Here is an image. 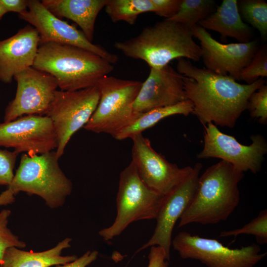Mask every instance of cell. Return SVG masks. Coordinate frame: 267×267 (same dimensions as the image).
<instances>
[{"mask_svg": "<svg viewBox=\"0 0 267 267\" xmlns=\"http://www.w3.org/2000/svg\"><path fill=\"white\" fill-rule=\"evenodd\" d=\"M177 71L182 75L185 94L193 104L192 114L204 125L233 128L246 110L251 94L266 80L260 78L242 84L229 76L216 74L194 65L189 60L178 59Z\"/></svg>", "mask_w": 267, "mask_h": 267, "instance_id": "6da1fadb", "label": "cell"}, {"mask_svg": "<svg viewBox=\"0 0 267 267\" xmlns=\"http://www.w3.org/2000/svg\"><path fill=\"white\" fill-rule=\"evenodd\" d=\"M142 84L140 81L104 77L96 85L100 92L98 104L83 128L114 136L130 125L140 115L133 106Z\"/></svg>", "mask_w": 267, "mask_h": 267, "instance_id": "52a82bcc", "label": "cell"}, {"mask_svg": "<svg viewBox=\"0 0 267 267\" xmlns=\"http://www.w3.org/2000/svg\"><path fill=\"white\" fill-rule=\"evenodd\" d=\"M217 7L213 0H182L178 11L172 17L166 19L191 29L212 14Z\"/></svg>", "mask_w": 267, "mask_h": 267, "instance_id": "cb8c5ba5", "label": "cell"}, {"mask_svg": "<svg viewBox=\"0 0 267 267\" xmlns=\"http://www.w3.org/2000/svg\"><path fill=\"white\" fill-rule=\"evenodd\" d=\"M241 17L257 29L263 41L267 39V3L264 0L237 1Z\"/></svg>", "mask_w": 267, "mask_h": 267, "instance_id": "d4e9b609", "label": "cell"}, {"mask_svg": "<svg viewBox=\"0 0 267 267\" xmlns=\"http://www.w3.org/2000/svg\"><path fill=\"white\" fill-rule=\"evenodd\" d=\"M172 246L183 259L200 261L207 267H254L267 255L260 253L261 248L253 244L240 248H230L218 240L179 232Z\"/></svg>", "mask_w": 267, "mask_h": 267, "instance_id": "9c48e42d", "label": "cell"}, {"mask_svg": "<svg viewBox=\"0 0 267 267\" xmlns=\"http://www.w3.org/2000/svg\"><path fill=\"white\" fill-rule=\"evenodd\" d=\"M100 99L96 86L75 91L57 90L45 113L51 121L57 139L58 158L72 136L88 122Z\"/></svg>", "mask_w": 267, "mask_h": 267, "instance_id": "ba28073f", "label": "cell"}, {"mask_svg": "<svg viewBox=\"0 0 267 267\" xmlns=\"http://www.w3.org/2000/svg\"><path fill=\"white\" fill-rule=\"evenodd\" d=\"M41 2L58 18L65 17L75 22L92 42L96 17L107 0H43Z\"/></svg>", "mask_w": 267, "mask_h": 267, "instance_id": "d6986e66", "label": "cell"}, {"mask_svg": "<svg viewBox=\"0 0 267 267\" xmlns=\"http://www.w3.org/2000/svg\"><path fill=\"white\" fill-rule=\"evenodd\" d=\"M15 97L5 109L4 122L28 115H44L58 86L49 74L29 67L15 75Z\"/></svg>", "mask_w": 267, "mask_h": 267, "instance_id": "4fadbf2b", "label": "cell"}, {"mask_svg": "<svg viewBox=\"0 0 267 267\" xmlns=\"http://www.w3.org/2000/svg\"><path fill=\"white\" fill-rule=\"evenodd\" d=\"M193 38L191 29L165 19L144 27L135 37L115 42L114 46L127 57L158 69L175 59L199 61L202 50Z\"/></svg>", "mask_w": 267, "mask_h": 267, "instance_id": "3957f363", "label": "cell"}, {"mask_svg": "<svg viewBox=\"0 0 267 267\" xmlns=\"http://www.w3.org/2000/svg\"><path fill=\"white\" fill-rule=\"evenodd\" d=\"M193 37L200 43L201 58L207 69L223 76L239 80L240 75L258 49L259 42L224 44L220 43L203 27L196 24L191 28Z\"/></svg>", "mask_w": 267, "mask_h": 267, "instance_id": "5bb4252c", "label": "cell"}, {"mask_svg": "<svg viewBox=\"0 0 267 267\" xmlns=\"http://www.w3.org/2000/svg\"><path fill=\"white\" fill-rule=\"evenodd\" d=\"M241 234L254 235L259 244L263 245L267 243V210L261 211L257 217L250 222L239 228L223 231L220 237H225Z\"/></svg>", "mask_w": 267, "mask_h": 267, "instance_id": "484cf974", "label": "cell"}, {"mask_svg": "<svg viewBox=\"0 0 267 267\" xmlns=\"http://www.w3.org/2000/svg\"><path fill=\"white\" fill-rule=\"evenodd\" d=\"M32 67L51 75L63 91L96 86L114 70L113 64L92 52L55 43L39 44Z\"/></svg>", "mask_w": 267, "mask_h": 267, "instance_id": "277c9868", "label": "cell"}, {"mask_svg": "<svg viewBox=\"0 0 267 267\" xmlns=\"http://www.w3.org/2000/svg\"><path fill=\"white\" fill-rule=\"evenodd\" d=\"M105 11L113 23L124 21L134 25L143 13L154 12L152 0H107Z\"/></svg>", "mask_w": 267, "mask_h": 267, "instance_id": "603a6c76", "label": "cell"}, {"mask_svg": "<svg viewBox=\"0 0 267 267\" xmlns=\"http://www.w3.org/2000/svg\"><path fill=\"white\" fill-rule=\"evenodd\" d=\"M39 43V33L31 25L0 41V81L10 83L15 75L32 67Z\"/></svg>", "mask_w": 267, "mask_h": 267, "instance_id": "ac0fdd59", "label": "cell"}, {"mask_svg": "<svg viewBox=\"0 0 267 267\" xmlns=\"http://www.w3.org/2000/svg\"><path fill=\"white\" fill-rule=\"evenodd\" d=\"M56 151L23 154L8 186L16 195L20 191L42 198L51 208L62 206L71 193L72 183L61 169Z\"/></svg>", "mask_w": 267, "mask_h": 267, "instance_id": "5b68a950", "label": "cell"}, {"mask_svg": "<svg viewBox=\"0 0 267 267\" xmlns=\"http://www.w3.org/2000/svg\"><path fill=\"white\" fill-rule=\"evenodd\" d=\"M237 0H223L220 5L198 25L206 30L218 32L222 37H229L239 43L251 41L253 31L242 20L239 12Z\"/></svg>", "mask_w": 267, "mask_h": 267, "instance_id": "ffe728a7", "label": "cell"}, {"mask_svg": "<svg viewBox=\"0 0 267 267\" xmlns=\"http://www.w3.org/2000/svg\"><path fill=\"white\" fill-rule=\"evenodd\" d=\"M267 77V46H259L248 65L242 71L239 80L252 84L260 78Z\"/></svg>", "mask_w": 267, "mask_h": 267, "instance_id": "4316f807", "label": "cell"}, {"mask_svg": "<svg viewBox=\"0 0 267 267\" xmlns=\"http://www.w3.org/2000/svg\"><path fill=\"white\" fill-rule=\"evenodd\" d=\"M164 197L143 181L131 162L120 173L115 219L110 226L99 230V235L108 241L121 234L134 222L155 219Z\"/></svg>", "mask_w": 267, "mask_h": 267, "instance_id": "8992f818", "label": "cell"}, {"mask_svg": "<svg viewBox=\"0 0 267 267\" xmlns=\"http://www.w3.org/2000/svg\"><path fill=\"white\" fill-rule=\"evenodd\" d=\"M193 104L186 99L173 106L158 108L140 114L130 125L121 130L114 136L121 140L132 138L135 135L155 125L161 120L175 115L188 116L192 113Z\"/></svg>", "mask_w": 267, "mask_h": 267, "instance_id": "7402d4cb", "label": "cell"}, {"mask_svg": "<svg viewBox=\"0 0 267 267\" xmlns=\"http://www.w3.org/2000/svg\"><path fill=\"white\" fill-rule=\"evenodd\" d=\"M71 241L67 237L54 247L39 252L9 247L3 254L0 267H50L73 262L78 258L76 256H61L62 251L71 246Z\"/></svg>", "mask_w": 267, "mask_h": 267, "instance_id": "44dd1931", "label": "cell"}, {"mask_svg": "<svg viewBox=\"0 0 267 267\" xmlns=\"http://www.w3.org/2000/svg\"><path fill=\"white\" fill-rule=\"evenodd\" d=\"M246 109L252 118L260 123H267V85L264 84L253 92L248 98Z\"/></svg>", "mask_w": 267, "mask_h": 267, "instance_id": "83f0119b", "label": "cell"}, {"mask_svg": "<svg viewBox=\"0 0 267 267\" xmlns=\"http://www.w3.org/2000/svg\"><path fill=\"white\" fill-rule=\"evenodd\" d=\"M51 120L45 115H28L0 123V146L12 148L18 154H42L57 147Z\"/></svg>", "mask_w": 267, "mask_h": 267, "instance_id": "7c38bea8", "label": "cell"}, {"mask_svg": "<svg viewBox=\"0 0 267 267\" xmlns=\"http://www.w3.org/2000/svg\"><path fill=\"white\" fill-rule=\"evenodd\" d=\"M15 195L8 188L0 194V206L11 204L15 201Z\"/></svg>", "mask_w": 267, "mask_h": 267, "instance_id": "e575fe53", "label": "cell"}, {"mask_svg": "<svg viewBox=\"0 0 267 267\" xmlns=\"http://www.w3.org/2000/svg\"><path fill=\"white\" fill-rule=\"evenodd\" d=\"M184 77L169 64L158 69L150 68L134 103V111L141 114L186 100Z\"/></svg>", "mask_w": 267, "mask_h": 267, "instance_id": "e0dca14e", "label": "cell"}, {"mask_svg": "<svg viewBox=\"0 0 267 267\" xmlns=\"http://www.w3.org/2000/svg\"><path fill=\"white\" fill-rule=\"evenodd\" d=\"M19 17L36 29L39 44L55 43L72 45L92 52L112 64L118 62L117 55L89 41L82 31L54 15L40 0H28L27 10L19 14Z\"/></svg>", "mask_w": 267, "mask_h": 267, "instance_id": "8fae6325", "label": "cell"}, {"mask_svg": "<svg viewBox=\"0 0 267 267\" xmlns=\"http://www.w3.org/2000/svg\"><path fill=\"white\" fill-rule=\"evenodd\" d=\"M147 267H168L169 260L164 249L159 246L150 247Z\"/></svg>", "mask_w": 267, "mask_h": 267, "instance_id": "1f68e13d", "label": "cell"}, {"mask_svg": "<svg viewBox=\"0 0 267 267\" xmlns=\"http://www.w3.org/2000/svg\"><path fill=\"white\" fill-rule=\"evenodd\" d=\"M0 2L7 13L14 12L20 14L28 9L27 0H0Z\"/></svg>", "mask_w": 267, "mask_h": 267, "instance_id": "836d02e7", "label": "cell"}, {"mask_svg": "<svg viewBox=\"0 0 267 267\" xmlns=\"http://www.w3.org/2000/svg\"><path fill=\"white\" fill-rule=\"evenodd\" d=\"M11 213L8 209H3L0 212V262L6 249L12 247L22 249L26 246L25 243L21 241L7 227Z\"/></svg>", "mask_w": 267, "mask_h": 267, "instance_id": "f1b7e54d", "label": "cell"}, {"mask_svg": "<svg viewBox=\"0 0 267 267\" xmlns=\"http://www.w3.org/2000/svg\"><path fill=\"white\" fill-rule=\"evenodd\" d=\"M202 168L200 163L195 164L186 178L164 195L155 219L156 225L153 234L135 254L148 247L159 246L164 249L170 261L174 226L194 196Z\"/></svg>", "mask_w": 267, "mask_h": 267, "instance_id": "2e32d148", "label": "cell"}, {"mask_svg": "<svg viewBox=\"0 0 267 267\" xmlns=\"http://www.w3.org/2000/svg\"><path fill=\"white\" fill-rule=\"evenodd\" d=\"M156 15L168 19L178 10L182 0H152Z\"/></svg>", "mask_w": 267, "mask_h": 267, "instance_id": "4dcf8cb0", "label": "cell"}, {"mask_svg": "<svg viewBox=\"0 0 267 267\" xmlns=\"http://www.w3.org/2000/svg\"><path fill=\"white\" fill-rule=\"evenodd\" d=\"M243 177V172L224 161L208 168L199 176L194 196L180 217L178 227L226 221L239 203L238 184Z\"/></svg>", "mask_w": 267, "mask_h": 267, "instance_id": "7a4b0ae2", "label": "cell"}, {"mask_svg": "<svg viewBox=\"0 0 267 267\" xmlns=\"http://www.w3.org/2000/svg\"><path fill=\"white\" fill-rule=\"evenodd\" d=\"M204 146L197 158L220 159L243 173L250 171L257 174L260 171L267 152V143L262 135H251V144L246 145L234 136L221 132L212 123L204 125Z\"/></svg>", "mask_w": 267, "mask_h": 267, "instance_id": "30bf717a", "label": "cell"}, {"mask_svg": "<svg viewBox=\"0 0 267 267\" xmlns=\"http://www.w3.org/2000/svg\"><path fill=\"white\" fill-rule=\"evenodd\" d=\"M132 162L143 181L163 195L168 194L191 172L193 167L179 168L169 162L152 147L142 134L132 138Z\"/></svg>", "mask_w": 267, "mask_h": 267, "instance_id": "9a60e30c", "label": "cell"}, {"mask_svg": "<svg viewBox=\"0 0 267 267\" xmlns=\"http://www.w3.org/2000/svg\"><path fill=\"white\" fill-rule=\"evenodd\" d=\"M17 155L15 151L0 150V185L8 186L11 182Z\"/></svg>", "mask_w": 267, "mask_h": 267, "instance_id": "f546056e", "label": "cell"}, {"mask_svg": "<svg viewBox=\"0 0 267 267\" xmlns=\"http://www.w3.org/2000/svg\"><path fill=\"white\" fill-rule=\"evenodd\" d=\"M97 251H88L76 260L64 264L57 265L55 267H86L97 258Z\"/></svg>", "mask_w": 267, "mask_h": 267, "instance_id": "d6a6232c", "label": "cell"}, {"mask_svg": "<svg viewBox=\"0 0 267 267\" xmlns=\"http://www.w3.org/2000/svg\"><path fill=\"white\" fill-rule=\"evenodd\" d=\"M7 12L5 10L4 7L0 2V20L2 18L3 16Z\"/></svg>", "mask_w": 267, "mask_h": 267, "instance_id": "d590c367", "label": "cell"}]
</instances>
